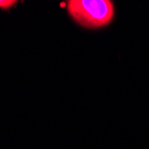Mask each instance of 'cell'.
<instances>
[{
	"label": "cell",
	"mask_w": 149,
	"mask_h": 149,
	"mask_svg": "<svg viewBox=\"0 0 149 149\" xmlns=\"http://www.w3.org/2000/svg\"><path fill=\"white\" fill-rule=\"evenodd\" d=\"M67 9L75 22L88 29L104 27L114 16V6L110 0H70Z\"/></svg>",
	"instance_id": "6da1fadb"
},
{
	"label": "cell",
	"mask_w": 149,
	"mask_h": 149,
	"mask_svg": "<svg viewBox=\"0 0 149 149\" xmlns=\"http://www.w3.org/2000/svg\"><path fill=\"white\" fill-rule=\"evenodd\" d=\"M16 3H18L16 0H0V9L4 11L9 10L15 6Z\"/></svg>",
	"instance_id": "7a4b0ae2"
}]
</instances>
